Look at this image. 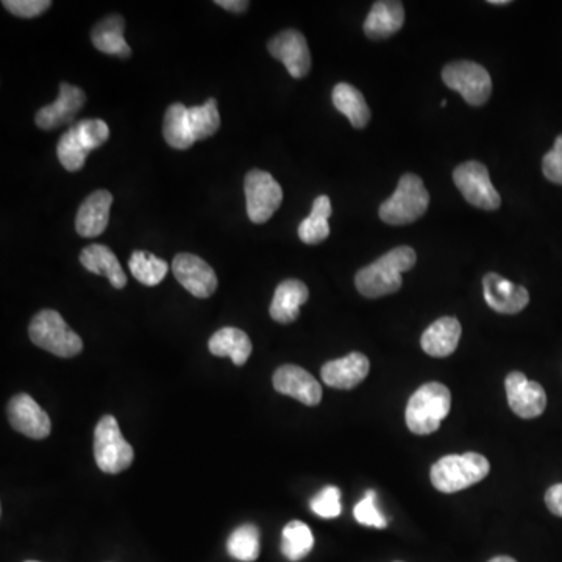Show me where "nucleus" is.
<instances>
[{
    "label": "nucleus",
    "instance_id": "dca6fc26",
    "mask_svg": "<svg viewBox=\"0 0 562 562\" xmlns=\"http://www.w3.org/2000/svg\"><path fill=\"white\" fill-rule=\"evenodd\" d=\"M86 94L79 86L61 83L60 94L54 104L41 108L35 116V122L41 130H55L71 124L82 110Z\"/></svg>",
    "mask_w": 562,
    "mask_h": 562
},
{
    "label": "nucleus",
    "instance_id": "f704fd0d",
    "mask_svg": "<svg viewBox=\"0 0 562 562\" xmlns=\"http://www.w3.org/2000/svg\"><path fill=\"white\" fill-rule=\"evenodd\" d=\"M2 5L10 11L11 15L32 19L49 10L52 2L50 0H4Z\"/></svg>",
    "mask_w": 562,
    "mask_h": 562
},
{
    "label": "nucleus",
    "instance_id": "f257e3e1",
    "mask_svg": "<svg viewBox=\"0 0 562 562\" xmlns=\"http://www.w3.org/2000/svg\"><path fill=\"white\" fill-rule=\"evenodd\" d=\"M416 261V252L411 247L392 249L356 274V289L367 299H378L397 292L402 288L403 272L411 271Z\"/></svg>",
    "mask_w": 562,
    "mask_h": 562
},
{
    "label": "nucleus",
    "instance_id": "f03ea898",
    "mask_svg": "<svg viewBox=\"0 0 562 562\" xmlns=\"http://www.w3.org/2000/svg\"><path fill=\"white\" fill-rule=\"evenodd\" d=\"M452 394L447 386L431 381L420 386L406 405V427L419 436L438 431L442 420L449 416Z\"/></svg>",
    "mask_w": 562,
    "mask_h": 562
},
{
    "label": "nucleus",
    "instance_id": "1a4fd4ad",
    "mask_svg": "<svg viewBox=\"0 0 562 562\" xmlns=\"http://www.w3.org/2000/svg\"><path fill=\"white\" fill-rule=\"evenodd\" d=\"M247 214L253 224H264L283 202V189L269 172L252 169L244 182Z\"/></svg>",
    "mask_w": 562,
    "mask_h": 562
},
{
    "label": "nucleus",
    "instance_id": "a878e982",
    "mask_svg": "<svg viewBox=\"0 0 562 562\" xmlns=\"http://www.w3.org/2000/svg\"><path fill=\"white\" fill-rule=\"evenodd\" d=\"M333 105L349 119L355 129H364L370 121V108L361 91L349 83H338L331 94Z\"/></svg>",
    "mask_w": 562,
    "mask_h": 562
},
{
    "label": "nucleus",
    "instance_id": "4c0bfd02",
    "mask_svg": "<svg viewBox=\"0 0 562 562\" xmlns=\"http://www.w3.org/2000/svg\"><path fill=\"white\" fill-rule=\"evenodd\" d=\"M214 4L224 10L232 11V13H244L249 8L250 2L247 0H216Z\"/></svg>",
    "mask_w": 562,
    "mask_h": 562
},
{
    "label": "nucleus",
    "instance_id": "20e7f679",
    "mask_svg": "<svg viewBox=\"0 0 562 562\" xmlns=\"http://www.w3.org/2000/svg\"><path fill=\"white\" fill-rule=\"evenodd\" d=\"M110 139V127L102 119H82L61 135L57 157L61 166L69 172H77L85 166L89 152L104 146Z\"/></svg>",
    "mask_w": 562,
    "mask_h": 562
},
{
    "label": "nucleus",
    "instance_id": "58836bf2",
    "mask_svg": "<svg viewBox=\"0 0 562 562\" xmlns=\"http://www.w3.org/2000/svg\"><path fill=\"white\" fill-rule=\"evenodd\" d=\"M489 562H517L516 559L511 558V556H497V558H492Z\"/></svg>",
    "mask_w": 562,
    "mask_h": 562
},
{
    "label": "nucleus",
    "instance_id": "7c9ffc66",
    "mask_svg": "<svg viewBox=\"0 0 562 562\" xmlns=\"http://www.w3.org/2000/svg\"><path fill=\"white\" fill-rule=\"evenodd\" d=\"M227 550L238 561H257L260 556V530L252 523L236 528L228 538Z\"/></svg>",
    "mask_w": 562,
    "mask_h": 562
},
{
    "label": "nucleus",
    "instance_id": "c9c22d12",
    "mask_svg": "<svg viewBox=\"0 0 562 562\" xmlns=\"http://www.w3.org/2000/svg\"><path fill=\"white\" fill-rule=\"evenodd\" d=\"M542 172L556 185H562V135L556 138L555 146L542 160Z\"/></svg>",
    "mask_w": 562,
    "mask_h": 562
},
{
    "label": "nucleus",
    "instance_id": "b1692460",
    "mask_svg": "<svg viewBox=\"0 0 562 562\" xmlns=\"http://www.w3.org/2000/svg\"><path fill=\"white\" fill-rule=\"evenodd\" d=\"M125 21L121 15H110L94 25L91 41L100 52L113 57L127 58L132 55V49L124 38Z\"/></svg>",
    "mask_w": 562,
    "mask_h": 562
},
{
    "label": "nucleus",
    "instance_id": "7ed1b4c3",
    "mask_svg": "<svg viewBox=\"0 0 562 562\" xmlns=\"http://www.w3.org/2000/svg\"><path fill=\"white\" fill-rule=\"evenodd\" d=\"M491 464L480 453L449 455L431 467L430 477L434 488L444 494L464 491L488 477Z\"/></svg>",
    "mask_w": 562,
    "mask_h": 562
},
{
    "label": "nucleus",
    "instance_id": "412c9836",
    "mask_svg": "<svg viewBox=\"0 0 562 562\" xmlns=\"http://www.w3.org/2000/svg\"><path fill=\"white\" fill-rule=\"evenodd\" d=\"M461 324L455 317H441L425 330L420 346L427 355L434 358H445L458 349L461 339Z\"/></svg>",
    "mask_w": 562,
    "mask_h": 562
},
{
    "label": "nucleus",
    "instance_id": "4468645a",
    "mask_svg": "<svg viewBox=\"0 0 562 562\" xmlns=\"http://www.w3.org/2000/svg\"><path fill=\"white\" fill-rule=\"evenodd\" d=\"M272 383L275 391L299 400L303 405L316 406L322 402L321 383L302 367L294 364L278 367Z\"/></svg>",
    "mask_w": 562,
    "mask_h": 562
},
{
    "label": "nucleus",
    "instance_id": "72a5a7b5",
    "mask_svg": "<svg viewBox=\"0 0 562 562\" xmlns=\"http://www.w3.org/2000/svg\"><path fill=\"white\" fill-rule=\"evenodd\" d=\"M311 509L322 519H335L341 514V491L336 486H327L311 500Z\"/></svg>",
    "mask_w": 562,
    "mask_h": 562
},
{
    "label": "nucleus",
    "instance_id": "6e6552de",
    "mask_svg": "<svg viewBox=\"0 0 562 562\" xmlns=\"http://www.w3.org/2000/svg\"><path fill=\"white\" fill-rule=\"evenodd\" d=\"M442 80L472 107L486 104L492 94L491 75L474 61H453L442 69Z\"/></svg>",
    "mask_w": 562,
    "mask_h": 562
},
{
    "label": "nucleus",
    "instance_id": "2eb2a0df",
    "mask_svg": "<svg viewBox=\"0 0 562 562\" xmlns=\"http://www.w3.org/2000/svg\"><path fill=\"white\" fill-rule=\"evenodd\" d=\"M11 427L27 438L46 439L52 430L49 416L32 395L18 394L10 400L7 408Z\"/></svg>",
    "mask_w": 562,
    "mask_h": 562
},
{
    "label": "nucleus",
    "instance_id": "9d476101",
    "mask_svg": "<svg viewBox=\"0 0 562 562\" xmlns=\"http://www.w3.org/2000/svg\"><path fill=\"white\" fill-rule=\"evenodd\" d=\"M453 182L464 199L474 207L494 211L502 205L500 194L492 185L488 168L478 161H467L458 166L453 172Z\"/></svg>",
    "mask_w": 562,
    "mask_h": 562
},
{
    "label": "nucleus",
    "instance_id": "c85d7f7f",
    "mask_svg": "<svg viewBox=\"0 0 562 562\" xmlns=\"http://www.w3.org/2000/svg\"><path fill=\"white\" fill-rule=\"evenodd\" d=\"M314 536L310 527L300 520H292L281 533V552L289 561L296 562L310 555Z\"/></svg>",
    "mask_w": 562,
    "mask_h": 562
},
{
    "label": "nucleus",
    "instance_id": "6ab92c4d",
    "mask_svg": "<svg viewBox=\"0 0 562 562\" xmlns=\"http://www.w3.org/2000/svg\"><path fill=\"white\" fill-rule=\"evenodd\" d=\"M370 363L363 353L353 352L339 360L328 361L322 367L321 375L325 385L335 389L356 388L369 375Z\"/></svg>",
    "mask_w": 562,
    "mask_h": 562
},
{
    "label": "nucleus",
    "instance_id": "a19ab883",
    "mask_svg": "<svg viewBox=\"0 0 562 562\" xmlns=\"http://www.w3.org/2000/svg\"><path fill=\"white\" fill-rule=\"evenodd\" d=\"M25 562H38V561H25Z\"/></svg>",
    "mask_w": 562,
    "mask_h": 562
},
{
    "label": "nucleus",
    "instance_id": "0eeeda50",
    "mask_svg": "<svg viewBox=\"0 0 562 562\" xmlns=\"http://www.w3.org/2000/svg\"><path fill=\"white\" fill-rule=\"evenodd\" d=\"M94 458L104 474H121L135 459L132 445L125 441L118 420L107 414L94 431Z\"/></svg>",
    "mask_w": 562,
    "mask_h": 562
},
{
    "label": "nucleus",
    "instance_id": "473e14b6",
    "mask_svg": "<svg viewBox=\"0 0 562 562\" xmlns=\"http://www.w3.org/2000/svg\"><path fill=\"white\" fill-rule=\"evenodd\" d=\"M353 514L358 523L364 527L378 528V530L388 527L385 516L378 511L377 494L374 491L366 492V497L360 503H356Z\"/></svg>",
    "mask_w": 562,
    "mask_h": 562
},
{
    "label": "nucleus",
    "instance_id": "c756f323",
    "mask_svg": "<svg viewBox=\"0 0 562 562\" xmlns=\"http://www.w3.org/2000/svg\"><path fill=\"white\" fill-rule=\"evenodd\" d=\"M130 272L144 286L160 285L168 275L169 264L144 250H135L129 260Z\"/></svg>",
    "mask_w": 562,
    "mask_h": 562
},
{
    "label": "nucleus",
    "instance_id": "e433bc0d",
    "mask_svg": "<svg viewBox=\"0 0 562 562\" xmlns=\"http://www.w3.org/2000/svg\"><path fill=\"white\" fill-rule=\"evenodd\" d=\"M545 503H547L550 513L562 517V483L555 484L548 489L547 494H545Z\"/></svg>",
    "mask_w": 562,
    "mask_h": 562
},
{
    "label": "nucleus",
    "instance_id": "a211bd4d",
    "mask_svg": "<svg viewBox=\"0 0 562 562\" xmlns=\"http://www.w3.org/2000/svg\"><path fill=\"white\" fill-rule=\"evenodd\" d=\"M113 194L105 189L94 191L80 205L75 217V230L82 238H96L107 230Z\"/></svg>",
    "mask_w": 562,
    "mask_h": 562
},
{
    "label": "nucleus",
    "instance_id": "f3484780",
    "mask_svg": "<svg viewBox=\"0 0 562 562\" xmlns=\"http://www.w3.org/2000/svg\"><path fill=\"white\" fill-rule=\"evenodd\" d=\"M483 292L486 303L500 314L520 313L530 303L527 288L514 285L513 281L506 280L495 272H489L483 278Z\"/></svg>",
    "mask_w": 562,
    "mask_h": 562
},
{
    "label": "nucleus",
    "instance_id": "2f4dec72",
    "mask_svg": "<svg viewBox=\"0 0 562 562\" xmlns=\"http://www.w3.org/2000/svg\"><path fill=\"white\" fill-rule=\"evenodd\" d=\"M189 121L196 143L213 136L221 127V116L217 110L216 99H208L199 107L189 108Z\"/></svg>",
    "mask_w": 562,
    "mask_h": 562
},
{
    "label": "nucleus",
    "instance_id": "393cba45",
    "mask_svg": "<svg viewBox=\"0 0 562 562\" xmlns=\"http://www.w3.org/2000/svg\"><path fill=\"white\" fill-rule=\"evenodd\" d=\"M208 349L214 356H228L236 366H244L252 355V341L244 331L225 327L216 331L208 342Z\"/></svg>",
    "mask_w": 562,
    "mask_h": 562
},
{
    "label": "nucleus",
    "instance_id": "f8f14e48",
    "mask_svg": "<svg viewBox=\"0 0 562 562\" xmlns=\"http://www.w3.org/2000/svg\"><path fill=\"white\" fill-rule=\"evenodd\" d=\"M269 54L281 61L294 79H303L310 74L311 52L305 36L297 30H285L274 36L267 44Z\"/></svg>",
    "mask_w": 562,
    "mask_h": 562
},
{
    "label": "nucleus",
    "instance_id": "423d86ee",
    "mask_svg": "<svg viewBox=\"0 0 562 562\" xmlns=\"http://www.w3.org/2000/svg\"><path fill=\"white\" fill-rule=\"evenodd\" d=\"M430 205V194L422 178L405 174L386 202L381 203V221L389 225H406L424 216Z\"/></svg>",
    "mask_w": 562,
    "mask_h": 562
},
{
    "label": "nucleus",
    "instance_id": "aec40b11",
    "mask_svg": "<svg viewBox=\"0 0 562 562\" xmlns=\"http://www.w3.org/2000/svg\"><path fill=\"white\" fill-rule=\"evenodd\" d=\"M308 299L310 291L303 281L294 278L281 281L275 289L269 313L278 324H291L299 317L300 306L308 302Z\"/></svg>",
    "mask_w": 562,
    "mask_h": 562
},
{
    "label": "nucleus",
    "instance_id": "5701e85b",
    "mask_svg": "<svg viewBox=\"0 0 562 562\" xmlns=\"http://www.w3.org/2000/svg\"><path fill=\"white\" fill-rule=\"evenodd\" d=\"M80 263L91 274L107 277L113 288L122 289L127 285V275L118 257L104 244H91L85 247L80 253Z\"/></svg>",
    "mask_w": 562,
    "mask_h": 562
},
{
    "label": "nucleus",
    "instance_id": "39448f33",
    "mask_svg": "<svg viewBox=\"0 0 562 562\" xmlns=\"http://www.w3.org/2000/svg\"><path fill=\"white\" fill-rule=\"evenodd\" d=\"M29 336L36 347L60 358H74L83 350L82 338L69 328L58 311L43 310L36 314L29 325Z\"/></svg>",
    "mask_w": 562,
    "mask_h": 562
},
{
    "label": "nucleus",
    "instance_id": "cd10ccee",
    "mask_svg": "<svg viewBox=\"0 0 562 562\" xmlns=\"http://www.w3.org/2000/svg\"><path fill=\"white\" fill-rule=\"evenodd\" d=\"M333 208L327 196H319L313 203L310 216L299 225V238L305 244H319L330 236V219Z\"/></svg>",
    "mask_w": 562,
    "mask_h": 562
},
{
    "label": "nucleus",
    "instance_id": "4be33fe9",
    "mask_svg": "<svg viewBox=\"0 0 562 562\" xmlns=\"http://www.w3.org/2000/svg\"><path fill=\"white\" fill-rule=\"evenodd\" d=\"M403 22H405V8L402 2L380 0L375 2L364 21V33L370 40H386L402 29Z\"/></svg>",
    "mask_w": 562,
    "mask_h": 562
},
{
    "label": "nucleus",
    "instance_id": "bb28decb",
    "mask_svg": "<svg viewBox=\"0 0 562 562\" xmlns=\"http://www.w3.org/2000/svg\"><path fill=\"white\" fill-rule=\"evenodd\" d=\"M163 135L172 149L186 150L196 143L189 121V108L178 102L169 105L164 114Z\"/></svg>",
    "mask_w": 562,
    "mask_h": 562
},
{
    "label": "nucleus",
    "instance_id": "ea45409f",
    "mask_svg": "<svg viewBox=\"0 0 562 562\" xmlns=\"http://www.w3.org/2000/svg\"><path fill=\"white\" fill-rule=\"evenodd\" d=\"M489 4H491V5H508L509 0H491V2H489Z\"/></svg>",
    "mask_w": 562,
    "mask_h": 562
},
{
    "label": "nucleus",
    "instance_id": "9b49d317",
    "mask_svg": "<svg viewBox=\"0 0 562 562\" xmlns=\"http://www.w3.org/2000/svg\"><path fill=\"white\" fill-rule=\"evenodd\" d=\"M172 272L178 283L194 297L208 299L216 292V272L207 261L193 253H178L172 261Z\"/></svg>",
    "mask_w": 562,
    "mask_h": 562
},
{
    "label": "nucleus",
    "instance_id": "ddd939ff",
    "mask_svg": "<svg viewBox=\"0 0 562 562\" xmlns=\"http://www.w3.org/2000/svg\"><path fill=\"white\" fill-rule=\"evenodd\" d=\"M511 410L522 419L541 416L547 408V394L538 381H530L522 372H511L505 381Z\"/></svg>",
    "mask_w": 562,
    "mask_h": 562
}]
</instances>
